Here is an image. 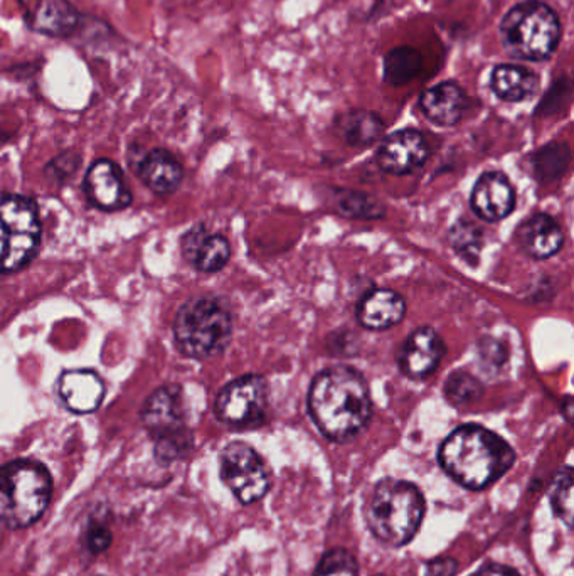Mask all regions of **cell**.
<instances>
[{
    "instance_id": "9a60e30c",
    "label": "cell",
    "mask_w": 574,
    "mask_h": 576,
    "mask_svg": "<svg viewBox=\"0 0 574 576\" xmlns=\"http://www.w3.org/2000/svg\"><path fill=\"white\" fill-rule=\"evenodd\" d=\"M471 207L483 221H501L516 207V191L502 172H486L471 191Z\"/></svg>"
},
{
    "instance_id": "7402d4cb",
    "label": "cell",
    "mask_w": 574,
    "mask_h": 576,
    "mask_svg": "<svg viewBox=\"0 0 574 576\" xmlns=\"http://www.w3.org/2000/svg\"><path fill=\"white\" fill-rule=\"evenodd\" d=\"M490 89L499 100L521 104L538 93L539 74L521 64H498L490 73Z\"/></svg>"
},
{
    "instance_id": "30bf717a",
    "label": "cell",
    "mask_w": 574,
    "mask_h": 576,
    "mask_svg": "<svg viewBox=\"0 0 574 576\" xmlns=\"http://www.w3.org/2000/svg\"><path fill=\"white\" fill-rule=\"evenodd\" d=\"M222 479L241 504L259 503L272 488V477L259 452L244 442L226 445L219 458Z\"/></svg>"
},
{
    "instance_id": "5bb4252c",
    "label": "cell",
    "mask_w": 574,
    "mask_h": 576,
    "mask_svg": "<svg viewBox=\"0 0 574 576\" xmlns=\"http://www.w3.org/2000/svg\"><path fill=\"white\" fill-rule=\"evenodd\" d=\"M445 356V343L431 327L415 331L398 356L399 368L411 380H423L434 373Z\"/></svg>"
},
{
    "instance_id": "d590c367",
    "label": "cell",
    "mask_w": 574,
    "mask_h": 576,
    "mask_svg": "<svg viewBox=\"0 0 574 576\" xmlns=\"http://www.w3.org/2000/svg\"><path fill=\"white\" fill-rule=\"evenodd\" d=\"M0 525H2V523H0Z\"/></svg>"
},
{
    "instance_id": "d4e9b609",
    "label": "cell",
    "mask_w": 574,
    "mask_h": 576,
    "mask_svg": "<svg viewBox=\"0 0 574 576\" xmlns=\"http://www.w3.org/2000/svg\"><path fill=\"white\" fill-rule=\"evenodd\" d=\"M450 241L452 247L465 262L475 263L479 260L480 252H482L483 235L479 226L470 221H464L453 226L452 233H450Z\"/></svg>"
},
{
    "instance_id": "ba28073f",
    "label": "cell",
    "mask_w": 574,
    "mask_h": 576,
    "mask_svg": "<svg viewBox=\"0 0 574 576\" xmlns=\"http://www.w3.org/2000/svg\"><path fill=\"white\" fill-rule=\"evenodd\" d=\"M142 421L155 440V460L160 466H169L191 454L194 439L186 427L184 403L177 386L169 384L155 389L142 408Z\"/></svg>"
},
{
    "instance_id": "44dd1931",
    "label": "cell",
    "mask_w": 574,
    "mask_h": 576,
    "mask_svg": "<svg viewBox=\"0 0 574 576\" xmlns=\"http://www.w3.org/2000/svg\"><path fill=\"white\" fill-rule=\"evenodd\" d=\"M136 176L152 192L158 196H167L181 185L184 169L169 151L155 148L141 160L136 167Z\"/></svg>"
},
{
    "instance_id": "4316f807",
    "label": "cell",
    "mask_w": 574,
    "mask_h": 576,
    "mask_svg": "<svg viewBox=\"0 0 574 576\" xmlns=\"http://www.w3.org/2000/svg\"><path fill=\"white\" fill-rule=\"evenodd\" d=\"M551 506L561 521L571 528L573 526V469L564 467L552 488Z\"/></svg>"
},
{
    "instance_id": "e0dca14e",
    "label": "cell",
    "mask_w": 574,
    "mask_h": 576,
    "mask_svg": "<svg viewBox=\"0 0 574 576\" xmlns=\"http://www.w3.org/2000/svg\"><path fill=\"white\" fill-rule=\"evenodd\" d=\"M182 255L201 274H216L229 262L231 247L222 235L210 233L206 226L198 225L182 238Z\"/></svg>"
},
{
    "instance_id": "8992f818",
    "label": "cell",
    "mask_w": 574,
    "mask_h": 576,
    "mask_svg": "<svg viewBox=\"0 0 574 576\" xmlns=\"http://www.w3.org/2000/svg\"><path fill=\"white\" fill-rule=\"evenodd\" d=\"M232 337V315L216 297H195L177 312L174 340L186 358L210 359L222 355Z\"/></svg>"
},
{
    "instance_id": "484cf974",
    "label": "cell",
    "mask_w": 574,
    "mask_h": 576,
    "mask_svg": "<svg viewBox=\"0 0 574 576\" xmlns=\"http://www.w3.org/2000/svg\"><path fill=\"white\" fill-rule=\"evenodd\" d=\"M483 388L477 377L467 371H457L446 380L445 395L455 407H467L482 396Z\"/></svg>"
},
{
    "instance_id": "83f0119b",
    "label": "cell",
    "mask_w": 574,
    "mask_h": 576,
    "mask_svg": "<svg viewBox=\"0 0 574 576\" xmlns=\"http://www.w3.org/2000/svg\"><path fill=\"white\" fill-rule=\"evenodd\" d=\"M313 576H359V563L350 551L334 548L322 556Z\"/></svg>"
},
{
    "instance_id": "7a4b0ae2",
    "label": "cell",
    "mask_w": 574,
    "mask_h": 576,
    "mask_svg": "<svg viewBox=\"0 0 574 576\" xmlns=\"http://www.w3.org/2000/svg\"><path fill=\"white\" fill-rule=\"evenodd\" d=\"M439 463L462 488L483 491L511 470L516 452L498 433L480 425H464L446 436Z\"/></svg>"
},
{
    "instance_id": "d6986e66",
    "label": "cell",
    "mask_w": 574,
    "mask_h": 576,
    "mask_svg": "<svg viewBox=\"0 0 574 576\" xmlns=\"http://www.w3.org/2000/svg\"><path fill=\"white\" fill-rule=\"evenodd\" d=\"M516 241L521 250L530 259L546 260L560 252L564 235L554 218L539 213L527 218L517 228Z\"/></svg>"
},
{
    "instance_id": "2e32d148",
    "label": "cell",
    "mask_w": 574,
    "mask_h": 576,
    "mask_svg": "<svg viewBox=\"0 0 574 576\" xmlns=\"http://www.w3.org/2000/svg\"><path fill=\"white\" fill-rule=\"evenodd\" d=\"M105 381L92 370L64 371L58 380V395L64 407L76 415H88L101 407Z\"/></svg>"
},
{
    "instance_id": "836d02e7",
    "label": "cell",
    "mask_w": 574,
    "mask_h": 576,
    "mask_svg": "<svg viewBox=\"0 0 574 576\" xmlns=\"http://www.w3.org/2000/svg\"><path fill=\"white\" fill-rule=\"evenodd\" d=\"M471 576H521L519 573L509 566L498 565V563H490V565L483 566L479 572L474 573Z\"/></svg>"
},
{
    "instance_id": "4fadbf2b",
    "label": "cell",
    "mask_w": 574,
    "mask_h": 576,
    "mask_svg": "<svg viewBox=\"0 0 574 576\" xmlns=\"http://www.w3.org/2000/svg\"><path fill=\"white\" fill-rule=\"evenodd\" d=\"M85 192L89 203L101 211L125 209L132 203L122 169L110 159H98L89 166Z\"/></svg>"
},
{
    "instance_id": "603a6c76",
    "label": "cell",
    "mask_w": 574,
    "mask_h": 576,
    "mask_svg": "<svg viewBox=\"0 0 574 576\" xmlns=\"http://www.w3.org/2000/svg\"><path fill=\"white\" fill-rule=\"evenodd\" d=\"M334 127L335 132L352 147H369L380 141L384 133V122L380 115L361 108L339 115Z\"/></svg>"
},
{
    "instance_id": "8fae6325",
    "label": "cell",
    "mask_w": 574,
    "mask_h": 576,
    "mask_svg": "<svg viewBox=\"0 0 574 576\" xmlns=\"http://www.w3.org/2000/svg\"><path fill=\"white\" fill-rule=\"evenodd\" d=\"M19 4L27 27L43 36L68 39L82 24V14L70 0H19Z\"/></svg>"
},
{
    "instance_id": "7c38bea8",
    "label": "cell",
    "mask_w": 574,
    "mask_h": 576,
    "mask_svg": "<svg viewBox=\"0 0 574 576\" xmlns=\"http://www.w3.org/2000/svg\"><path fill=\"white\" fill-rule=\"evenodd\" d=\"M430 156L427 139L415 129L398 130L384 139L378 164L387 175L405 176L423 166Z\"/></svg>"
},
{
    "instance_id": "52a82bcc",
    "label": "cell",
    "mask_w": 574,
    "mask_h": 576,
    "mask_svg": "<svg viewBox=\"0 0 574 576\" xmlns=\"http://www.w3.org/2000/svg\"><path fill=\"white\" fill-rule=\"evenodd\" d=\"M41 219L36 203L0 192V274L23 271L41 247Z\"/></svg>"
},
{
    "instance_id": "ac0fdd59",
    "label": "cell",
    "mask_w": 574,
    "mask_h": 576,
    "mask_svg": "<svg viewBox=\"0 0 574 576\" xmlns=\"http://www.w3.org/2000/svg\"><path fill=\"white\" fill-rule=\"evenodd\" d=\"M467 95L457 82H442L421 93L420 110L434 125L453 127L464 119Z\"/></svg>"
},
{
    "instance_id": "9c48e42d",
    "label": "cell",
    "mask_w": 574,
    "mask_h": 576,
    "mask_svg": "<svg viewBox=\"0 0 574 576\" xmlns=\"http://www.w3.org/2000/svg\"><path fill=\"white\" fill-rule=\"evenodd\" d=\"M268 398V381L259 374H247L226 384L217 395L214 411L231 429H256L265 421Z\"/></svg>"
},
{
    "instance_id": "f546056e",
    "label": "cell",
    "mask_w": 574,
    "mask_h": 576,
    "mask_svg": "<svg viewBox=\"0 0 574 576\" xmlns=\"http://www.w3.org/2000/svg\"><path fill=\"white\" fill-rule=\"evenodd\" d=\"M509 361L507 348L493 337H483L479 343V362H482L483 371L492 374L501 371Z\"/></svg>"
},
{
    "instance_id": "e575fe53",
    "label": "cell",
    "mask_w": 574,
    "mask_h": 576,
    "mask_svg": "<svg viewBox=\"0 0 574 576\" xmlns=\"http://www.w3.org/2000/svg\"><path fill=\"white\" fill-rule=\"evenodd\" d=\"M378 576H386V575H378Z\"/></svg>"
},
{
    "instance_id": "6da1fadb",
    "label": "cell",
    "mask_w": 574,
    "mask_h": 576,
    "mask_svg": "<svg viewBox=\"0 0 574 576\" xmlns=\"http://www.w3.org/2000/svg\"><path fill=\"white\" fill-rule=\"evenodd\" d=\"M309 411L316 429L332 442H349L368 427L372 415L371 393L359 371L327 368L310 386Z\"/></svg>"
},
{
    "instance_id": "f1b7e54d",
    "label": "cell",
    "mask_w": 574,
    "mask_h": 576,
    "mask_svg": "<svg viewBox=\"0 0 574 576\" xmlns=\"http://www.w3.org/2000/svg\"><path fill=\"white\" fill-rule=\"evenodd\" d=\"M567 160H570V148L564 144H551L542 148L536 154V169L539 175L551 178V166H554L558 175H561L566 169ZM554 178V176H552Z\"/></svg>"
},
{
    "instance_id": "1f68e13d",
    "label": "cell",
    "mask_w": 574,
    "mask_h": 576,
    "mask_svg": "<svg viewBox=\"0 0 574 576\" xmlns=\"http://www.w3.org/2000/svg\"><path fill=\"white\" fill-rule=\"evenodd\" d=\"M340 207L347 215L356 216V218H375V216H383V209L380 204H375L374 200L364 196L362 192H350L347 196H343Z\"/></svg>"
},
{
    "instance_id": "4dcf8cb0",
    "label": "cell",
    "mask_w": 574,
    "mask_h": 576,
    "mask_svg": "<svg viewBox=\"0 0 574 576\" xmlns=\"http://www.w3.org/2000/svg\"><path fill=\"white\" fill-rule=\"evenodd\" d=\"M83 543L92 556H100L113 543V532L105 523L96 519V521L89 523L88 528H86Z\"/></svg>"
},
{
    "instance_id": "d6a6232c",
    "label": "cell",
    "mask_w": 574,
    "mask_h": 576,
    "mask_svg": "<svg viewBox=\"0 0 574 576\" xmlns=\"http://www.w3.org/2000/svg\"><path fill=\"white\" fill-rule=\"evenodd\" d=\"M458 563L453 559H437L428 563L427 576H455Z\"/></svg>"
},
{
    "instance_id": "ffe728a7",
    "label": "cell",
    "mask_w": 574,
    "mask_h": 576,
    "mask_svg": "<svg viewBox=\"0 0 574 576\" xmlns=\"http://www.w3.org/2000/svg\"><path fill=\"white\" fill-rule=\"evenodd\" d=\"M406 314V302L399 293L375 288L359 302L358 321L371 331H386L398 325Z\"/></svg>"
},
{
    "instance_id": "277c9868",
    "label": "cell",
    "mask_w": 574,
    "mask_h": 576,
    "mask_svg": "<svg viewBox=\"0 0 574 576\" xmlns=\"http://www.w3.org/2000/svg\"><path fill=\"white\" fill-rule=\"evenodd\" d=\"M427 501L417 485L406 480L383 479L366 506V519L375 540L399 548L420 531Z\"/></svg>"
},
{
    "instance_id": "5b68a950",
    "label": "cell",
    "mask_w": 574,
    "mask_h": 576,
    "mask_svg": "<svg viewBox=\"0 0 574 576\" xmlns=\"http://www.w3.org/2000/svg\"><path fill=\"white\" fill-rule=\"evenodd\" d=\"M52 489L45 464L17 458L0 466V523L11 529L36 525L51 504Z\"/></svg>"
},
{
    "instance_id": "3957f363",
    "label": "cell",
    "mask_w": 574,
    "mask_h": 576,
    "mask_svg": "<svg viewBox=\"0 0 574 576\" xmlns=\"http://www.w3.org/2000/svg\"><path fill=\"white\" fill-rule=\"evenodd\" d=\"M563 26L560 15L541 0H523L512 5L499 24L505 55L526 63H545L560 48Z\"/></svg>"
},
{
    "instance_id": "cb8c5ba5",
    "label": "cell",
    "mask_w": 574,
    "mask_h": 576,
    "mask_svg": "<svg viewBox=\"0 0 574 576\" xmlns=\"http://www.w3.org/2000/svg\"><path fill=\"white\" fill-rule=\"evenodd\" d=\"M423 68V58L411 46H399L384 56V82L393 86L408 85L417 79Z\"/></svg>"
}]
</instances>
